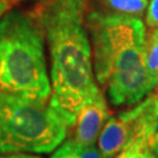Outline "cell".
<instances>
[{
    "label": "cell",
    "instance_id": "6da1fadb",
    "mask_svg": "<svg viewBox=\"0 0 158 158\" xmlns=\"http://www.w3.org/2000/svg\"><path fill=\"white\" fill-rule=\"evenodd\" d=\"M87 0H38L29 13L48 46L52 95L49 101L73 128L80 108L97 93Z\"/></svg>",
    "mask_w": 158,
    "mask_h": 158
},
{
    "label": "cell",
    "instance_id": "7a4b0ae2",
    "mask_svg": "<svg viewBox=\"0 0 158 158\" xmlns=\"http://www.w3.org/2000/svg\"><path fill=\"white\" fill-rule=\"evenodd\" d=\"M95 80L114 107H131L155 89L145 64L147 29L139 18L90 12L87 15Z\"/></svg>",
    "mask_w": 158,
    "mask_h": 158
},
{
    "label": "cell",
    "instance_id": "3957f363",
    "mask_svg": "<svg viewBox=\"0 0 158 158\" xmlns=\"http://www.w3.org/2000/svg\"><path fill=\"white\" fill-rule=\"evenodd\" d=\"M0 90L49 100L45 38L33 17L13 8L0 19Z\"/></svg>",
    "mask_w": 158,
    "mask_h": 158
},
{
    "label": "cell",
    "instance_id": "277c9868",
    "mask_svg": "<svg viewBox=\"0 0 158 158\" xmlns=\"http://www.w3.org/2000/svg\"><path fill=\"white\" fill-rule=\"evenodd\" d=\"M72 128L51 103L0 90V152L49 153Z\"/></svg>",
    "mask_w": 158,
    "mask_h": 158
},
{
    "label": "cell",
    "instance_id": "5b68a950",
    "mask_svg": "<svg viewBox=\"0 0 158 158\" xmlns=\"http://www.w3.org/2000/svg\"><path fill=\"white\" fill-rule=\"evenodd\" d=\"M157 119L158 97L151 94L108 119L98 136V150L104 158H115L131 145L147 141Z\"/></svg>",
    "mask_w": 158,
    "mask_h": 158
},
{
    "label": "cell",
    "instance_id": "8992f818",
    "mask_svg": "<svg viewBox=\"0 0 158 158\" xmlns=\"http://www.w3.org/2000/svg\"><path fill=\"white\" fill-rule=\"evenodd\" d=\"M110 113L102 91L83 103L76 115L73 138L85 145H95Z\"/></svg>",
    "mask_w": 158,
    "mask_h": 158
},
{
    "label": "cell",
    "instance_id": "52a82bcc",
    "mask_svg": "<svg viewBox=\"0 0 158 158\" xmlns=\"http://www.w3.org/2000/svg\"><path fill=\"white\" fill-rule=\"evenodd\" d=\"M51 158H104L95 145H85L69 137L54 150Z\"/></svg>",
    "mask_w": 158,
    "mask_h": 158
},
{
    "label": "cell",
    "instance_id": "ba28073f",
    "mask_svg": "<svg viewBox=\"0 0 158 158\" xmlns=\"http://www.w3.org/2000/svg\"><path fill=\"white\" fill-rule=\"evenodd\" d=\"M144 52L148 75L152 85L156 88L158 81V28H151V31L147 33Z\"/></svg>",
    "mask_w": 158,
    "mask_h": 158
},
{
    "label": "cell",
    "instance_id": "9c48e42d",
    "mask_svg": "<svg viewBox=\"0 0 158 158\" xmlns=\"http://www.w3.org/2000/svg\"><path fill=\"white\" fill-rule=\"evenodd\" d=\"M109 7L119 14L141 17L148 8L150 0H104Z\"/></svg>",
    "mask_w": 158,
    "mask_h": 158
},
{
    "label": "cell",
    "instance_id": "30bf717a",
    "mask_svg": "<svg viewBox=\"0 0 158 158\" xmlns=\"http://www.w3.org/2000/svg\"><path fill=\"white\" fill-rule=\"evenodd\" d=\"M115 158H156V156L148 148L147 141H143L123 150Z\"/></svg>",
    "mask_w": 158,
    "mask_h": 158
},
{
    "label": "cell",
    "instance_id": "8fae6325",
    "mask_svg": "<svg viewBox=\"0 0 158 158\" xmlns=\"http://www.w3.org/2000/svg\"><path fill=\"white\" fill-rule=\"evenodd\" d=\"M145 23L150 28H158V0H150L148 5Z\"/></svg>",
    "mask_w": 158,
    "mask_h": 158
},
{
    "label": "cell",
    "instance_id": "7c38bea8",
    "mask_svg": "<svg viewBox=\"0 0 158 158\" xmlns=\"http://www.w3.org/2000/svg\"><path fill=\"white\" fill-rule=\"evenodd\" d=\"M147 145L151 150V152L156 156V158H158V119L153 125L151 132L148 136Z\"/></svg>",
    "mask_w": 158,
    "mask_h": 158
},
{
    "label": "cell",
    "instance_id": "4fadbf2b",
    "mask_svg": "<svg viewBox=\"0 0 158 158\" xmlns=\"http://www.w3.org/2000/svg\"><path fill=\"white\" fill-rule=\"evenodd\" d=\"M11 1L10 0H0V19L6 14L8 8L11 7Z\"/></svg>",
    "mask_w": 158,
    "mask_h": 158
},
{
    "label": "cell",
    "instance_id": "5bb4252c",
    "mask_svg": "<svg viewBox=\"0 0 158 158\" xmlns=\"http://www.w3.org/2000/svg\"><path fill=\"white\" fill-rule=\"evenodd\" d=\"M0 158H41V157L28 155V153H8V155H5V156H0Z\"/></svg>",
    "mask_w": 158,
    "mask_h": 158
},
{
    "label": "cell",
    "instance_id": "9a60e30c",
    "mask_svg": "<svg viewBox=\"0 0 158 158\" xmlns=\"http://www.w3.org/2000/svg\"><path fill=\"white\" fill-rule=\"evenodd\" d=\"M10 1H11V4L13 5L14 2H18V1H20V0H10Z\"/></svg>",
    "mask_w": 158,
    "mask_h": 158
},
{
    "label": "cell",
    "instance_id": "2e32d148",
    "mask_svg": "<svg viewBox=\"0 0 158 158\" xmlns=\"http://www.w3.org/2000/svg\"><path fill=\"white\" fill-rule=\"evenodd\" d=\"M156 88H157V94H156V95H157V97H158V81H157V85H156Z\"/></svg>",
    "mask_w": 158,
    "mask_h": 158
}]
</instances>
